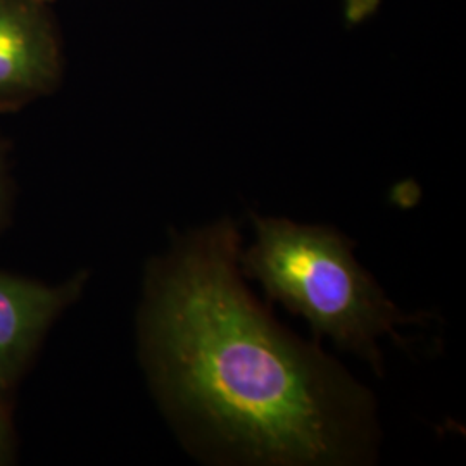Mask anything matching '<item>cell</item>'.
Returning <instances> with one entry per match:
<instances>
[{
  "label": "cell",
  "instance_id": "obj_1",
  "mask_svg": "<svg viewBox=\"0 0 466 466\" xmlns=\"http://www.w3.org/2000/svg\"><path fill=\"white\" fill-rule=\"evenodd\" d=\"M238 258L240 235L219 221L150 268L140 348L167 415L225 460L363 463L377 439L370 392L269 317Z\"/></svg>",
  "mask_w": 466,
  "mask_h": 466
},
{
  "label": "cell",
  "instance_id": "obj_6",
  "mask_svg": "<svg viewBox=\"0 0 466 466\" xmlns=\"http://www.w3.org/2000/svg\"><path fill=\"white\" fill-rule=\"evenodd\" d=\"M11 204V184L7 173V152L4 142H0V227L5 223Z\"/></svg>",
  "mask_w": 466,
  "mask_h": 466
},
{
  "label": "cell",
  "instance_id": "obj_7",
  "mask_svg": "<svg viewBox=\"0 0 466 466\" xmlns=\"http://www.w3.org/2000/svg\"><path fill=\"white\" fill-rule=\"evenodd\" d=\"M38 2H42V4H47V2H54V0H38Z\"/></svg>",
  "mask_w": 466,
  "mask_h": 466
},
{
  "label": "cell",
  "instance_id": "obj_2",
  "mask_svg": "<svg viewBox=\"0 0 466 466\" xmlns=\"http://www.w3.org/2000/svg\"><path fill=\"white\" fill-rule=\"evenodd\" d=\"M256 240L240 250V269L268 296L306 318L315 339H330L375 370L382 368L380 339H400L415 323L385 296L356 261L350 240L329 227L285 218L254 217Z\"/></svg>",
  "mask_w": 466,
  "mask_h": 466
},
{
  "label": "cell",
  "instance_id": "obj_5",
  "mask_svg": "<svg viewBox=\"0 0 466 466\" xmlns=\"http://www.w3.org/2000/svg\"><path fill=\"white\" fill-rule=\"evenodd\" d=\"M16 439L13 425V411L0 410V465L11 463L15 460Z\"/></svg>",
  "mask_w": 466,
  "mask_h": 466
},
{
  "label": "cell",
  "instance_id": "obj_4",
  "mask_svg": "<svg viewBox=\"0 0 466 466\" xmlns=\"http://www.w3.org/2000/svg\"><path fill=\"white\" fill-rule=\"evenodd\" d=\"M86 275L47 285L0 271V410L13 411V398L44 337L84 292Z\"/></svg>",
  "mask_w": 466,
  "mask_h": 466
},
{
  "label": "cell",
  "instance_id": "obj_3",
  "mask_svg": "<svg viewBox=\"0 0 466 466\" xmlns=\"http://www.w3.org/2000/svg\"><path fill=\"white\" fill-rule=\"evenodd\" d=\"M61 76V42L46 4L0 0V113L49 96Z\"/></svg>",
  "mask_w": 466,
  "mask_h": 466
}]
</instances>
